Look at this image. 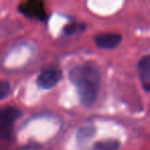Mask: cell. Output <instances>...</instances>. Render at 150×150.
Wrapping results in <instances>:
<instances>
[{"label": "cell", "instance_id": "6da1fadb", "mask_svg": "<svg viewBox=\"0 0 150 150\" xmlns=\"http://www.w3.org/2000/svg\"><path fill=\"white\" fill-rule=\"evenodd\" d=\"M69 78L74 84L81 105H93L98 97L100 86V73L96 66L91 64L78 65L69 72Z\"/></svg>", "mask_w": 150, "mask_h": 150}, {"label": "cell", "instance_id": "3957f363", "mask_svg": "<svg viewBox=\"0 0 150 150\" xmlns=\"http://www.w3.org/2000/svg\"><path fill=\"white\" fill-rule=\"evenodd\" d=\"M62 79V72L58 69H47L42 71L37 78V86L43 90L56 86L59 81Z\"/></svg>", "mask_w": 150, "mask_h": 150}, {"label": "cell", "instance_id": "9c48e42d", "mask_svg": "<svg viewBox=\"0 0 150 150\" xmlns=\"http://www.w3.org/2000/svg\"><path fill=\"white\" fill-rule=\"evenodd\" d=\"M11 92V84L4 80H0V100L4 99Z\"/></svg>", "mask_w": 150, "mask_h": 150}, {"label": "cell", "instance_id": "8992f818", "mask_svg": "<svg viewBox=\"0 0 150 150\" xmlns=\"http://www.w3.org/2000/svg\"><path fill=\"white\" fill-rule=\"evenodd\" d=\"M138 70L142 86L146 92L150 93V54L140 60Z\"/></svg>", "mask_w": 150, "mask_h": 150}, {"label": "cell", "instance_id": "ba28073f", "mask_svg": "<svg viewBox=\"0 0 150 150\" xmlns=\"http://www.w3.org/2000/svg\"><path fill=\"white\" fill-rule=\"evenodd\" d=\"M119 142L117 140H104V141L97 142L95 144L96 150H117Z\"/></svg>", "mask_w": 150, "mask_h": 150}, {"label": "cell", "instance_id": "7a4b0ae2", "mask_svg": "<svg viewBox=\"0 0 150 150\" xmlns=\"http://www.w3.org/2000/svg\"><path fill=\"white\" fill-rule=\"evenodd\" d=\"M21 116V111L15 107L0 109V140H9L13 122Z\"/></svg>", "mask_w": 150, "mask_h": 150}, {"label": "cell", "instance_id": "52a82bcc", "mask_svg": "<svg viewBox=\"0 0 150 150\" xmlns=\"http://www.w3.org/2000/svg\"><path fill=\"white\" fill-rule=\"evenodd\" d=\"M96 134V129L93 125H84V127H80L77 132L76 135V139H77L78 143H86L88 142L91 138H93Z\"/></svg>", "mask_w": 150, "mask_h": 150}, {"label": "cell", "instance_id": "277c9868", "mask_svg": "<svg viewBox=\"0 0 150 150\" xmlns=\"http://www.w3.org/2000/svg\"><path fill=\"white\" fill-rule=\"evenodd\" d=\"M96 45L103 50H112L119 45L121 42V36L117 33L98 34L94 37Z\"/></svg>", "mask_w": 150, "mask_h": 150}, {"label": "cell", "instance_id": "8fae6325", "mask_svg": "<svg viewBox=\"0 0 150 150\" xmlns=\"http://www.w3.org/2000/svg\"><path fill=\"white\" fill-rule=\"evenodd\" d=\"M0 150H7V148L4 145H2V144H0Z\"/></svg>", "mask_w": 150, "mask_h": 150}, {"label": "cell", "instance_id": "5b68a950", "mask_svg": "<svg viewBox=\"0 0 150 150\" xmlns=\"http://www.w3.org/2000/svg\"><path fill=\"white\" fill-rule=\"evenodd\" d=\"M20 11L23 13L25 16L29 18H35V19L42 20L45 17V11H44L43 3L40 1H29L20 5Z\"/></svg>", "mask_w": 150, "mask_h": 150}, {"label": "cell", "instance_id": "30bf717a", "mask_svg": "<svg viewBox=\"0 0 150 150\" xmlns=\"http://www.w3.org/2000/svg\"><path fill=\"white\" fill-rule=\"evenodd\" d=\"M78 25L77 24H70V25H67L64 28V33L65 34H73L75 33V31L77 30Z\"/></svg>", "mask_w": 150, "mask_h": 150}]
</instances>
